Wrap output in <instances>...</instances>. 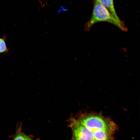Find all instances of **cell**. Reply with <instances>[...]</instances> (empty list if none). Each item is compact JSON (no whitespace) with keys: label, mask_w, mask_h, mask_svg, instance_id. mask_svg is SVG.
I'll use <instances>...</instances> for the list:
<instances>
[{"label":"cell","mask_w":140,"mask_h":140,"mask_svg":"<svg viewBox=\"0 0 140 140\" xmlns=\"http://www.w3.org/2000/svg\"><path fill=\"white\" fill-rule=\"evenodd\" d=\"M76 119L86 127L88 140H114L118 127L109 118L100 114L86 113Z\"/></svg>","instance_id":"cell-1"},{"label":"cell","mask_w":140,"mask_h":140,"mask_svg":"<svg viewBox=\"0 0 140 140\" xmlns=\"http://www.w3.org/2000/svg\"><path fill=\"white\" fill-rule=\"evenodd\" d=\"M92 15L89 20L84 26V29L89 31L93 25L99 22H107L113 24L121 30H127L123 22L118 20L113 16L99 1L94 0Z\"/></svg>","instance_id":"cell-2"},{"label":"cell","mask_w":140,"mask_h":140,"mask_svg":"<svg viewBox=\"0 0 140 140\" xmlns=\"http://www.w3.org/2000/svg\"><path fill=\"white\" fill-rule=\"evenodd\" d=\"M98 0L113 16L117 19L120 20L115 11L113 0Z\"/></svg>","instance_id":"cell-3"},{"label":"cell","mask_w":140,"mask_h":140,"mask_svg":"<svg viewBox=\"0 0 140 140\" xmlns=\"http://www.w3.org/2000/svg\"><path fill=\"white\" fill-rule=\"evenodd\" d=\"M24 135L22 125L20 124L17 126L15 133L13 136V140H24Z\"/></svg>","instance_id":"cell-4"},{"label":"cell","mask_w":140,"mask_h":140,"mask_svg":"<svg viewBox=\"0 0 140 140\" xmlns=\"http://www.w3.org/2000/svg\"><path fill=\"white\" fill-rule=\"evenodd\" d=\"M7 50L4 40L3 39L0 38V53L6 52Z\"/></svg>","instance_id":"cell-5"},{"label":"cell","mask_w":140,"mask_h":140,"mask_svg":"<svg viewBox=\"0 0 140 140\" xmlns=\"http://www.w3.org/2000/svg\"><path fill=\"white\" fill-rule=\"evenodd\" d=\"M24 140H33L31 137L24 134Z\"/></svg>","instance_id":"cell-6"}]
</instances>
